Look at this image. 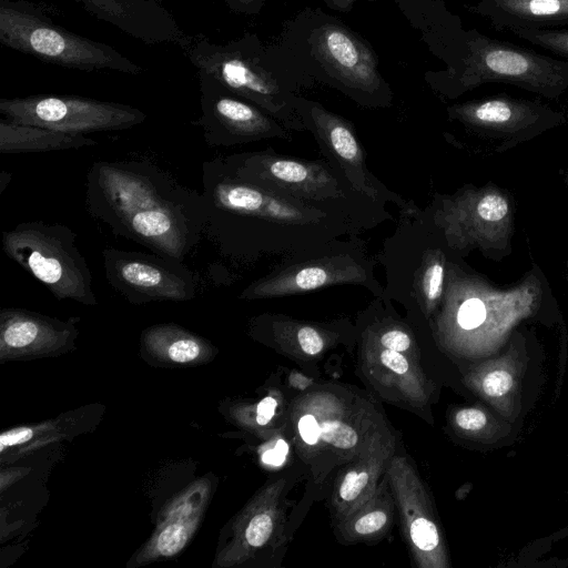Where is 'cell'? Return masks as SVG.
I'll return each instance as SVG.
<instances>
[{
	"label": "cell",
	"mask_w": 568,
	"mask_h": 568,
	"mask_svg": "<svg viewBox=\"0 0 568 568\" xmlns=\"http://www.w3.org/2000/svg\"><path fill=\"white\" fill-rule=\"evenodd\" d=\"M206 235L221 255L252 264L345 236H357L393 217L347 205L281 194L233 175L216 156L202 165Z\"/></svg>",
	"instance_id": "6da1fadb"
},
{
	"label": "cell",
	"mask_w": 568,
	"mask_h": 568,
	"mask_svg": "<svg viewBox=\"0 0 568 568\" xmlns=\"http://www.w3.org/2000/svg\"><path fill=\"white\" fill-rule=\"evenodd\" d=\"M85 207L115 236L182 262L206 224L202 192L148 160L94 162L87 173Z\"/></svg>",
	"instance_id": "7a4b0ae2"
},
{
	"label": "cell",
	"mask_w": 568,
	"mask_h": 568,
	"mask_svg": "<svg viewBox=\"0 0 568 568\" xmlns=\"http://www.w3.org/2000/svg\"><path fill=\"white\" fill-rule=\"evenodd\" d=\"M394 233L384 242V296L429 317L445 288L448 243L443 232L414 203L399 211Z\"/></svg>",
	"instance_id": "3957f363"
},
{
	"label": "cell",
	"mask_w": 568,
	"mask_h": 568,
	"mask_svg": "<svg viewBox=\"0 0 568 568\" xmlns=\"http://www.w3.org/2000/svg\"><path fill=\"white\" fill-rule=\"evenodd\" d=\"M335 285L362 286L375 297L384 296V286L375 275V262L357 236L337 239L282 257L267 274L248 284L239 297H284Z\"/></svg>",
	"instance_id": "277c9868"
},
{
	"label": "cell",
	"mask_w": 568,
	"mask_h": 568,
	"mask_svg": "<svg viewBox=\"0 0 568 568\" xmlns=\"http://www.w3.org/2000/svg\"><path fill=\"white\" fill-rule=\"evenodd\" d=\"M449 78L457 92L501 82L558 98L568 89V61L559 60L477 30L465 32Z\"/></svg>",
	"instance_id": "5b68a950"
},
{
	"label": "cell",
	"mask_w": 568,
	"mask_h": 568,
	"mask_svg": "<svg viewBox=\"0 0 568 568\" xmlns=\"http://www.w3.org/2000/svg\"><path fill=\"white\" fill-rule=\"evenodd\" d=\"M236 178L296 199L347 205L393 217L387 205L359 194L324 160H305L268 148L217 156Z\"/></svg>",
	"instance_id": "8992f818"
},
{
	"label": "cell",
	"mask_w": 568,
	"mask_h": 568,
	"mask_svg": "<svg viewBox=\"0 0 568 568\" xmlns=\"http://www.w3.org/2000/svg\"><path fill=\"white\" fill-rule=\"evenodd\" d=\"M77 236L72 229L60 223L23 222L2 231L1 247L55 298L95 306L92 274L75 245Z\"/></svg>",
	"instance_id": "52a82bcc"
},
{
	"label": "cell",
	"mask_w": 568,
	"mask_h": 568,
	"mask_svg": "<svg viewBox=\"0 0 568 568\" xmlns=\"http://www.w3.org/2000/svg\"><path fill=\"white\" fill-rule=\"evenodd\" d=\"M0 112L10 122L71 134L124 130L145 119L143 112L128 105L57 95L2 99Z\"/></svg>",
	"instance_id": "ba28073f"
},
{
	"label": "cell",
	"mask_w": 568,
	"mask_h": 568,
	"mask_svg": "<svg viewBox=\"0 0 568 568\" xmlns=\"http://www.w3.org/2000/svg\"><path fill=\"white\" fill-rule=\"evenodd\" d=\"M108 283L132 304L154 301L184 302L195 297V274L173 257L158 253L102 251Z\"/></svg>",
	"instance_id": "9c48e42d"
},
{
	"label": "cell",
	"mask_w": 568,
	"mask_h": 568,
	"mask_svg": "<svg viewBox=\"0 0 568 568\" xmlns=\"http://www.w3.org/2000/svg\"><path fill=\"white\" fill-rule=\"evenodd\" d=\"M295 108L321 150L324 159L336 169L359 194L387 205L406 210L413 202L389 190L368 169L365 153L353 124L316 102L295 101Z\"/></svg>",
	"instance_id": "30bf717a"
},
{
	"label": "cell",
	"mask_w": 568,
	"mask_h": 568,
	"mask_svg": "<svg viewBox=\"0 0 568 568\" xmlns=\"http://www.w3.org/2000/svg\"><path fill=\"white\" fill-rule=\"evenodd\" d=\"M395 495L402 526L420 567H443L442 538L426 490L416 471L402 456H393L385 471Z\"/></svg>",
	"instance_id": "8fae6325"
},
{
	"label": "cell",
	"mask_w": 568,
	"mask_h": 568,
	"mask_svg": "<svg viewBox=\"0 0 568 568\" xmlns=\"http://www.w3.org/2000/svg\"><path fill=\"white\" fill-rule=\"evenodd\" d=\"M204 141L212 148H232L261 140L291 139V130L253 103L229 95L209 98L199 120Z\"/></svg>",
	"instance_id": "7c38bea8"
},
{
	"label": "cell",
	"mask_w": 568,
	"mask_h": 568,
	"mask_svg": "<svg viewBox=\"0 0 568 568\" xmlns=\"http://www.w3.org/2000/svg\"><path fill=\"white\" fill-rule=\"evenodd\" d=\"M314 48L320 60L346 88L368 94L381 88L374 52L346 28L323 26L316 32Z\"/></svg>",
	"instance_id": "4fadbf2b"
},
{
	"label": "cell",
	"mask_w": 568,
	"mask_h": 568,
	"mask_svg": "<svg viewBox=\"0 0 568 568\" xmlns=\"http://www.w3.org/2000/svg\"><path fill=\"white\" fill-rule=\"evenodd\" d=\"M2 38L20 49L43 55L55 62L106 65L104 52L85 41L64 34L52 27L30 21L11 11H1Z\"/></svg>",
	"instance_id": "5bb4252c"
},
{
	"label": "cell",
	"mask_w": 568,
	"mask_h": 568,
	"mask_svg": "<svg viewBox=\"0 0 568 568\" xmlns=\"http://www.w3.org/2000/svg\"><path fill=\"white\" fill-rule=\"evenodd\" d=\"M395 444L388 434L373 433L366 438L357 459L338 476L333 495L337 520L343 519L374 494L378 479L394 456Z\"/></svg>",
	"instance_id": "9a60e30c"
},
{
	"label": "cell",
	"mask_w": 568,
	"mask_h": 568,
	"mask_svg": "<svg viewBox=\"0 0 568 568\" xmlns=\"http://www.w3.org/2000/svg\"><path fill=\"white\" fill-rule=\"evenodd\" d=\"M77 331L73 318L61 322L23 308L4 307L0 311L1 355L57 349L69 344Z\"/></svg>",
	"instance_id": "2e32d148"
},
{
	"label": "cell",
	"mask_w": 568,
	"mask_h": 568,
	"mask_svg": "<svg viewBox=\"0 0 568 568\" xmlns=\"http://www.w3.org/2000/svg\"><path fill=\"white\" fill-rule=\"evenodd\" d=\"M473 10L497 31L568 27V0H479Z\"/></svg>",
	"instance_id": "e0dca14e"
},
{
	"label": "cell",
	"mask_w": 568,
	"mask_h": 568,
	"mask_svg": "<svg viewBox=\"0 0 568 568\" xmlns=\"http://www.w3.org/2000/svg\"><path fill=\"white\" fill-rule=\"evenodd\" d=\"M449 114L467 124L485 128L535 123L549 111L532 102L509 97H493L449 108Z\"/></svg>",
	"instance_id": "ac0fdd59"
},
{
	"label": "cell",
	"mask_w": 568,
	"mask_h": 568,
	"mask_svg": "<svg viewBox=\"0 0 568 568\" xmlns=\"http://www.w3.org/2000/svg\"><path fill=\"white\" fill-rule=\"evenodd\" d=\"M98 142L83 134H71L47 128L0 122V153L22 154L95 146Z\"/></svg>",
	"instance_id": "d6986e66"
},
{
	"label": "cell",
	"mask_w": 568,
	"mask_h": 568,
	"mask_svg": "<svg viewBox=\"0 0 568 568\" xmlns=\"http://www.w3.org/2000/svg\"><path fill=\"white\" fill-rule=\"evenodd\" d=\"M388 485L385 475L384 480L366 503L337 520L338 534L343 541L349 544L367 541L386 534L394 519V499Z\"/></svg>",
	"instance_id": "ffe728a7"
},
{
	"label": "cell",
	"mask_w": 568,
	"mask_h": 568,
	"mask_svg": "<svg viewBox=\"0 0 568 568\" xmlns=\"http://www.w3.org/2000/svg\"><path fill=\"white\" fill-rule=\"evenodd\" d=\"M272 337L283 344L291 343L304 354L315 356L322 353L327 341L336 336L334 325L304 323L283 315H264L256 320Z\"/></svg>",
	"instance_id": "44dd1931"
},
{
	"label": "cell",
	"mask_w": 568,
	"mask_h": 568,
	"mask_svg": "<svg viewBox=\"0 0 568 568\" xmlns=\"http://www.w3.org/2000/svg\"><path fill=\"white\" fill-rule=\"evenodd\" d=\"M143 342L149 349L160 352L178 364L192 363L209 349V344L202 338L174 324L149 327L143 333Z\"/></svg>",
	"instance_id": "7402d4cb"
},
{
	"label": "cell",
	"mask_w": 568,
	"mask_h": 568,
	"mask_svg": "<svg viewBox=\"0 0 568 568\" xmlns=\"http://www.w3.org/2000/svg\"><path fill=\"white\" fill-rule=\"evenodd\" d=\"M301 439L308 446L321 442L336 449L351 450L358 446L361 437L353 425L341 417H321V414L306 412L297 420Z\"/></svg>",
	"instance_id": "603a6c76"
},
{
	"label": "cell",
	"mask_w": 568,
	"mask_h": 568,
	"mask_svg": "<svg viewBox=\"0 0 568 568\" xmlns=\"http://www.w3.org/2000/svg\"><path fill=\"white\" fill-rule=\"evenodd\" d=\"M278 518L275 500L270 501L266 506L255 507L243 527L242 539L244 545L251 549L263 547L270 541Z\"/></svg>",
	"instance_id": "cb8c5ba5"
},
{
	"label": "cell",
	"mask_w": 568,
	"mask_h": 568,
	"mask_svg": "<svg viewBox=\"0 0 568 568\" xmlns=\"http://www.w3.org/2000/svg\"><path fill=\"white\" fill-rule=\"evenodd\" d=\"M510 32L568 61V28L515 29Z\"/></svg>",
	"instance_id": "d4e9b609"
},
{
	"label": "cell",
	"mask_w": 568,
	"mask_h": 568,
	"mask_svg": "<svg viewBox=\"0 0 568 568\" xmlns=\"http://www.w3.org/2000/svg\"><path fill=\"white\" fill-rule=\"evenodd\" d=\"M192 527L184 521L168 524L153 540L154 552L162 557L176 555L186 545Z\"/></svg>",
	"instance_id": "484cf974"
},
{
	"label": "cell",
	"mask_w": 568,
	"mask_h": 568,
	"mask_svg": "<svg viewBox=\"0 0 568 568\" xmlns=\"http://www.w3.org/2000/svg\"><path fill=\"white\" fill-rule=\"evenodd\" d=\"M485 320V304L476 297L465 300L457 311V323L463 329L477 328Z\"/></svg>",
	"instance_id": "4316f807"
},
{
	"label": "cell",
	"mask_w": 568,
	"mask_h": 568,
	"mask_svg": "<svg viewBox=\"0 0 568 568\" xmlns=\"http://www.w3.org/2000/svg\"><path fill=\"white\" fill-rule=\"evenodd\" d=\"M508 211V204L504 197L497 194H487L477 204L475 213L486 222H497L504 219Z\"/></svg>",
	"instance_id": "83f0119b"
},
{
	"label": "cell",
	"mask_w": 568,
	"mask_h": 568,
	"mask_svg": "<svg viewBox=\"0 0 568 568\" xmlns=\"http://www.w3.org/2000/svg\"><path fill=\"white\" fill-rule=\"evenodd\" d=\"M413 341L409 333L400 326H384L378 335V345L399 353L407 352Z\"/></svg>",
	"instance_id": "f1b7e54d"
},
{
	"label": "cell",
	"mask_w": 568,
	"mask_h": 568,
	"mask_svg": "<svg viewBox=\"0 0 568 568\" xmlns=\"http://www.w3.org/2000/svg\"><path fill=\"white\" fill-rule=\"evenodd\" d=\"M514 384L511 374L505 369H495L486 374L481 387L489 397H501L506 395Z\"/></svg>",
	"instance_id": "f546056e"
},
{
	"label": "cell",
	"mask_w": 568,
	"mask_h": 568,
	"mask_svg": "<svg viewBox=\"0 0 568 568\" xmlns=\"http://www.w3.org/2000/svg\"><path fill=\"white\" fill-rule=\"evenodd\" d=\"M455 423L464 430L476 432L486 426L487 417L478 408H463L456 413Z\"/></svg>",
	"instance_id": "4dcf8cb0"
},
{
	"label": "cell",
	"mask_w": 568,
	"mask_h": 568,
	"mask_svg": "<svg viewBox=\"0 0 568 568\" xmlns=\"http://www.w3.org/2000/svg\"><path fill=\"white\" fill-rule=\"evenodd\" d=\"M278 400L272 395L262 398L253 408V422L256 426H266L276 414Z\"/></svg>",
	"instance_id": "1f68e13d"
},
{
	"label": "cell",
	"mask_w": 568,
	"mask_h": 568,
	"mask_svg": "<svg viewBox=\"0 0 568 568\" xmlns=\"http://www.w3.org/2000/svg\"><path fill=\"white\" fill-rule=\"evenodd\" d=\"M379 347V359L386 368L398 375L408 373L409 363L403 353L384 348L382 346Z\"/></svg>",
	"instance_id": "d6a6232c"
},
{
	"label": "cell",
	"mask_w": 568,
	"mask_h": 568,
	"mask_svg": "<svg viewBox=\"0 0 568 568\" xmlns=\"http://www.w3.org/2000/svg\"><path fill=\"white\" fill-rule=\"evenodd\" d=\"M33 435L34 429L26 426L4 432L0 436V450L4 452L6 448L27 443L33 437Z\"/></svg>",
	"instance_id": "836d02e7"
},
{
	"label": "cell",
	"mask_w": 568,
	"mask_h": 568,
	"mask_svg": "<svg viewBox=\"0 0 568 568\" xmlns=\"http://www.w3.org/2000/svg\"><path fill=\"white\" fill-rule=\"evenodd\" d=\"M287 453H288L287 443L284 439L278 438L277 440H275L273 446L267 447L263 452L261 459L266 465L277 467V466H281L285 462V459L287 457Z\"/></svg>",
	"instance_id": "e575fe53"
},
{
	"label": "cell",
	"mask_w": 568,
	"mask_h": 568,
	"mask_svg": "<svg viewBox=\"0 0 568 568\" xmlns=\"http://www.w3.org/2000/svg\"><path fill=\"white\" fill-rule=\"evenodd\" d=\"M11 180V173L6 172L4 170L0 173V194L3 193L7 185L10 183Z\"/></svg>",
	"instance_id": "d590c367"
},
{
	"label": "cell",
	"mask_w": 568,
	"mask_h": 568,
	"mask_svg": "<svg viewBox=\"0 0 568 568\" xmlns=\"http://www.w3.org/2000/svg\"><path fill=\"white\" fill-rule=\"evenodd\" d=\"M326 1H328L329 4H332L336 8H339L342 10V9L347 8L351 3H353L356 0H326Z\"/></svg>",
	"instance_id": "8d00e7d4"
}]
</instances>
